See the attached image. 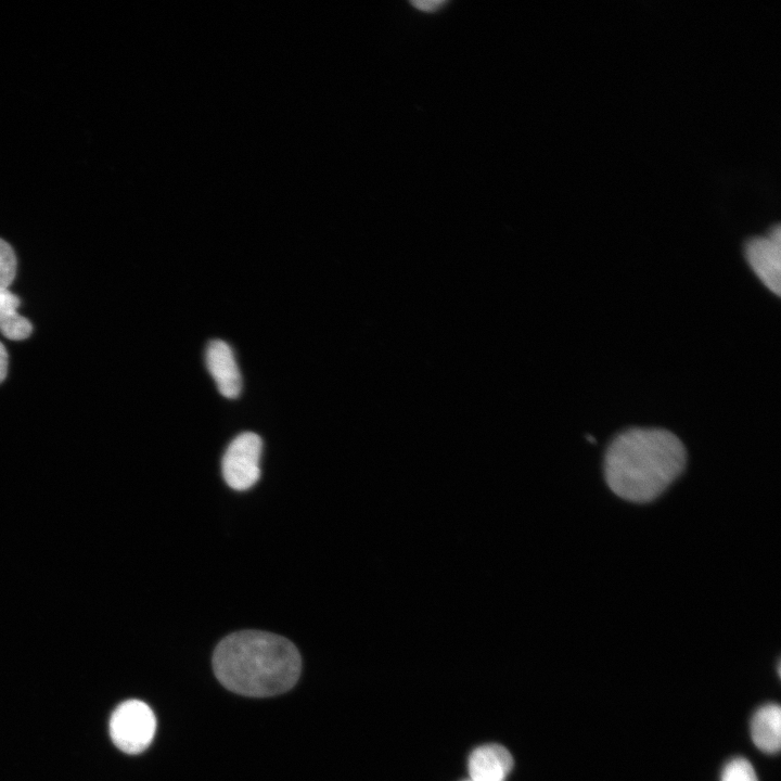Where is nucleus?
I'll use <instances>...</instances> for the list:
<instances>
[{"label": "nucleus", "instance_id": "4468645a", "mask_svg": "<svg viewBox=\"0 0 781 781\" xmlns=\"http://www.w3.org/2000/svg\"><path fill=\"white\" fill-rule=\"evenodd\" d=\"M464 781H471V780H470V779H468V780H464Z\"/></svg>", "mask_w": 781, "mask_h": 781}, {"label": "nucleus", "instance_id": "ddd939ff", "mask_svg": "<svg viewBox=\"0 0 781 781\" xmlns=\"http://www.w3.org/2000/svg\"><path fill=\"white\" fill-rule=\"evenodd\" d=\"M9 355L5 346L0 342V384L5 380L8 374Z\"/></svg>", "mask_w": 781, "mask_h": 781}, {"label": "nucleus", "instance_id": "423d86ee", "mask_svg": "<svg viewBox=\"0 0 781 781\" xmlns=\"http://www.w3.org/2000/svg\"><path fill=\"white\" fill-rule=\"evenodd\" d=\"M205 360L219 393L227 398L238 397L242 379L231 347L221 340H213L206 347Z\"/></svg>", "mask_w": 781, "mask_h": 781}, {"label": "nucleus", "instance_id": "1a4fd4ad", "mask_svg": "<svg viewBox=\"0 0 781 781\" xmlns=\"http://www.w3.org/2000/svg\"><path fill=\"white\" fill-rule=\"evenodd\" d=\"M21 300L9 289L0 291V332L11 341H23L30 336L33 324L17 312Z\"/></svg>", "mask_w": 781, "mask_h": 781}, {"label": "nucleus", "instance_id": "9d476101", "mask_svg": "<svg viewBox=\"0 0 781 781\" xmlns=\"http://www.w3.org/2000/svg\"><path fill=\"white\" fill-rule=\"evenodd\" d=\"M720 781H758V778L747 759L735 757L724 766Z\"/></svg>", "mask_w": 781, "mask_h": 781}, {"label": "nucleus", "instance_id": "6e6552de", "mask_svg": "<svg viewBox=\"0 0 781 781\" xmlns=\"http://www.w3.org/2000/svg\"><path fill=\"white\" fill-rule=\"evenodd\" d=\"M751 737L757 748L767 754L778 753L781 746V708L779 704L760 706L751 719Z\"/></svg>", "mask_w": 781, "mask_h": 781}, {"label": "nucleus", "instance_id": "f257e3e1", "mask_svg": "<svg viewBox=\"0 0 781 781\" xmlns=\"http://www.w3.org/2000/svg\"><path fill=\"white\" fill-rule=\"evenodd\" d=\"M687 451L671 432L631 427L617 434L606 448L604 477L619 498L645 503L656 499L682 473Z\"/></svg>", "mask_w": 781, "mask_h": 781}, {"label": "nucleus", "instance_id": "f8f14e48", "mask_svg": "<svg viewBox=\"0 0 781 781\" xmlns=\"http://www.w3.org/2000/svg\"><path fill=\"white\" fill-rule=\"evenodd\" d=\"M446 2L445 1H438V0H426V1H411V4L414 5L418 10L424 11V12H434L440 9Z\"/></svg>", "mask_w": 781, "mask_h": 781}, {"label": "nucleus", "instance_id": "7ed1b4c3", "mask_svg": "<svg viewBox=\"0 0 781 781\" xmlns=\"http://www.w3.org/2000/svg\"><path fill=\"white\" fill-rule=\"evenodd\" d=\"M155 730L156 718L153 710L139 700L120 703L110 720L112 741L127 754H139L148 748Z\"/></svg>", "mask_w": 781, "mask_h": 781}, {"label": "nucleus", "instance_id": "f03ea898", "mask_svg": "<svg viewBox=\"0 0 781 781\" xmlns=\"http://www.w3.org/2000/svg\"><path fill=\"white\" fill-rule=\"evenodd\" d=\"M213 669L238 694L267 697L289 691L298 680L302 658L286 638L267 631L230 633L216 646Z\"/></svg>", "mask_w": 781, "mask_h": 781}, {"label": "nucleus", "instance_id": "39448f33", "mask_svg": "<svg viewBox=\"0 0 781 781\" xmlns=\"http://www.w3.org/2000/svg\"><path fill=\"white\" fill-rule=\"evenodd\" d=\"M745 256L761 283L779 296L781 292L780 225H774L765 235L750 239L745 244Z\"/></svg>", "mask_w": 781, "mask_h": 781}, {"label": "nucleus", "instance_id": "20e7f679", "mask_svg": "<svg viewBox=\"0 0 781 781\" xmlns=\"http://www.w3.org/2000/svg\"><path fill=\"white\" fill-rule=\"evenodd\" d=\"M261 438L253 432L239 434L227 447L221 461L225 482L234 490H246L260 477Z\"/></svg>", "mask_w": 781, "mask_h": 781}, {"label": "nucleus", "instance_id": "9b49d317", "mask_svg": "<svg viewBox=\"0 0 781 781\" xmlns=\"http://www.w3.org/2000/svg\"><path fill=\"white\" fill-rule=\"evenodd\" d=\"M17 259L12 246L0 238V291L9 289L16 276Z\"/></svg>", "mask_w": 781, "mask_h": 781}, {"label": "nucleus", "instance_id": "0eeeda50", "mask_svg": "<svg viewBox=\"0 0 781 781\" xmlns=\"http://www.w3.org/2000/svg\"><path fill=\"white\" fill-rule=\"evenodd\" d=\"M513 767L510 752L499 744L476 747L469 757L471 781H505Z\"/></svg>", "mask_w": 781, "mask_h": 781}]
</instances>
